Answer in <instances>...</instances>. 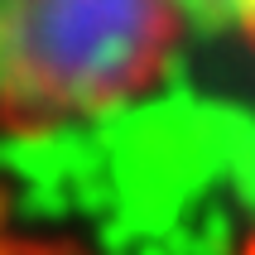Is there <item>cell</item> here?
<instances>
[{
    "label": "cell",
    "instance_id": "obj_3",
    "mask_svg": "<svg viewBox=\"0 0 255 255\" xmlns=\"http://www.w3.org/2000/svg\"><path fill=\"white\" fill-rule=\"evenodd\" d=\"M0 255H72L53 241H24V236H5L0 231Z\"/></svg>",
    "mask_w": 255,
    "mask_h": 255
},
{
    "label": "cell",
    "instance_id": "obj_1",
    "mask_svg": "<svg viewBox=\"0 0 255 255\" xmlns=\"http://www.w3.org/2000/svg\"><path fill=\"white\" fill-rule=\"evenodd\" d=\"M183 24L178 0H0V126L39 135L140 97Z\"/></svg>",
    "mask_w": 255,
    "mask_h": 255
},
{
    "label": "cell",
    "instance_id": "obj_2",
    "mask_svg": "<svg viewBox=\"0 0 255 255\" xmlns=\"http://www.w3.org/2000/svg\"><path fill=\"white\" fill-rule=\"evenodd\" d=\"M183 19H198L207 29H231L246 43H255V0H178Z\"/></svg>",
    "mask_w": 255,
    "mask_h": 255
}]
</instances>
